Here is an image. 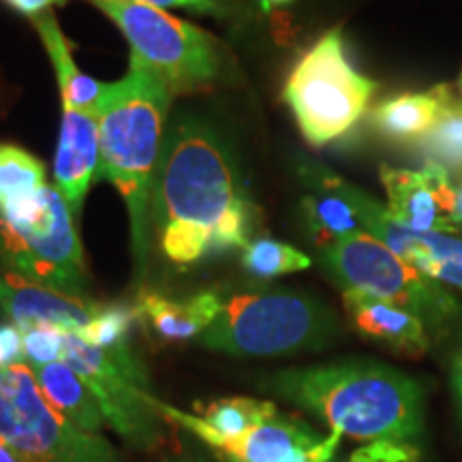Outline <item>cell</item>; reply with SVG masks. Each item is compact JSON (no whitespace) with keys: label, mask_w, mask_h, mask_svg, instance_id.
I'll return each mask as SVG.
<instances>
[{"label":"cell","mask_w":462,"mask_h":462,"mask_svg":"<svg viewBox=\"0 0 462 462\" xmlns=\"http://www.w3.org/2000/svg\"><path fill=\"white\" fill-rule=\"evenodd\" d=\"M152 225L176 265L248 246L253 204L227 143L206 120L178 116L167 131L152 190Z\"/></svg>","instance_id":"cell-1"},{"label":"cell","mask_w":462,"mask_h":462,"mask_svg":"<svg viewBox=\"0 0 462 462\" xmlns=\"http://www.w3.org/2000/svg\"><path fill=\"white\" fill-rule=\"evenodd\" d=\"M259 388L357 441L418 446L424 435L426 385L374 360H337L273 373Z\"/></svg>","instance_id":"cell-2"},{"label":"cell","mask_w":462,"mask_h":462,"mask_svg":"<svg viewBox=\"0 0 462 462\" xmlns=\"http://www.w3.org/2000/svg\"><path fill=\"white\" fill-rule=\"evenodd\" d=\"M173 92L159 73L131 56L129 73L106 84L99 103V170L118 189L131 217L133 255L137 274L148 255V227L152 217V190L163 152L165 120Z\"/></svg>","instance_id":"cell-3"},{"label":"cell","mask_w":462,"mask_h":462,"mask_svg":"<svg viewBox=\"0 0 462 462\" xmlns=\"http://www.w3.org/2000/svg\"><path fill=\"white\" fill-rule=\"evenodd\" d=\"M340 337L330 306L313 293L279 287L225 300L199 345L236 357H279L328 349Z\"/></svg>","instance_id":"cell-4"},{"label":"cell","mask_w":462,"mask_h":462,"mask_svg":"<svg viewBox=\"0 0 462 462\" xmlns=\"http://www.w3.org/2000/svg\"><path fill=\"white\" fill-rule=\"evenodd\" d=\"M319 255L343 291L357 289L411 310L424 321L430 338L443 340L462 328L460 300L364 229L319 248Z\"/></svg>","instance_id":"cell-5"},{"label":"cell","mask_w":462,"mask_h":462,"mask_svg":"<svg viewBox=\"0 0 462 462\" xmlns=\"http://www.w3.org/2000/svg\"><path fill=\"white\" fill-rule=\"evenodd\" d=\"M0 257L28 281L86 298L82 242L65 198L51 184L0 212Z\"/></svg>","instance_id":"cell-6"},{"label":"cell","mask_w":462,"mask_h":462,"mask_svg":"<svg viewBox=\"0 0 462 462\" xmlns=\"http://www.w3.org/2000/svg\"><path fill=\"white\" fill-rule=\"evenodd\" d=\"M377 84L351 65L340 28H332L289 73L282 99L310 146L337 142L366 114Z\"/></svg>","instance_id":"cell-7"},{"label":"cell","mask_w":462,"mask_h":462,"mask_svg":"<svg viewBox=\"0 0 462 462\" xmlns=\"http://www.w3.org/2000/svg\"><path fill=\"white\" fill-rule=\"evenodd\" d=\"M131 45V56L159 73L173 95L212 88L223 73L217 39L143 0L97 5Z\"/></svg>","instance_id":"cell-8"},{"label":"cell","mask_w":462,"mask_h":462,"mask_svg":"<svg viewBox=\"0 0 462 462\" xmlns=\"http://www.w3.org/2000/svg\"><path fill=\"white\" fill-rule=\"evenodd\" d=\"M0 437L37 462H123L107 439L51 407L28 364L0 371Z\"/></svg>","instance_id":"cell-9"},{"label":"cell","mask_w":462,"mask_h":462,"mask_svg":"<svg viewBox=\"0 0 462 462\" xmlns=\"http://www.w3.org/2000/svg\"><path fill=\"white\" fill-rule=\"evenodd\" d=\"M300 176L306 187L313 190H332L354 206L360 217L362 229L373 238L383 242L398 257L418 268L421 274L430 276L443 285L456 287L462 291V238L449 234H420L402 225H398L390 217L388 208L374 201L362 189L354 187L337 173L315 163L302 161L298 165Z\"/></svg>","instance_id":"cell-10"},{"label":"cell","mask_w":462,"mask_h":462,"mask_svg":"<svg viewBox=\"0 0 462 462\" xmlns=\"http://www.w3.org/2000/svg\"><path fill=\"white\" fill-rule=\"evenodd\" d=\"M62 362L86 381L101 404L109 429L129 446L154 449L165 441V420L146 401L148 383L126 373L112 354L86 343L79 334L67 332Z\"/></svg>","instance_id":"cell-11"},{"label":"cell","mask_w":462,"mask_h":462,"mask_svg":"<svg viewBox=\"0 0 462 462\" xmlns=\"http://www.w3.org/2000/svg\"><path fill=\"white\" fill-rule=\"evenodd\" d=\"M379 176L388 212L398 225L420 234L456 236L462 229L458 187L443 167L430 161L421 171L381 165Z\"/></svg>","instance_id":"cell-12"},{"label":"cell","mask_w":462,"mask_h":462,"mask_svg":"<svg viewBox=\"0 0 462 462\" xmlns=\"http://www.w3.org/2000/svg\"><path fill=\"white\" fill-rule=\"evenodd\" d=\"M343 435H321L293 415H274L238 439L208 437L204 443L221 462H332Z\"/></svg>","instance_id":"cell-13"},{"label":"cell","mask_w":462,"mask_h":462,"mask_svg":"<svg viewBox=\"0 0 462 462\" xmlns=\"http://www.w3.org/2000/svg\"><path fill=\"white\" fill-rule=\"evenodd\" d=\"M99 310L101 304L88 298L69 296L15 273L0 274V313L22 332L34 326H54L62 332L82 334Z\"/></svg>","instance_id":"cell-14"},{"label":"cell","mask_w":462,"mask_h":462,"mask_svg":"<svg viewBox=\"0 0 462 462\" xmlns=\"http://www.w3.org/2000/svg\"><path fill=\"white\" fill-rule=\"evenodd\" d=\"M99 170V120L95 114L65 107L54 157V187L75 221L82 217L92 178Z\"/></svg>","instance_id":"cell-15"},{"label":"cell","mask_w":462,"mask_h":462,"mask_svg":"<svg viewBox=\"0 0 462 462\" xmlns=\"http://www.w3.org/2000/svg\"><path fill=\"white\" fill-rule=\"evenodd\" d=\"M343 309L351 328L371 343L407 357L429 354L430 334L411 310L357 289H345Z\"/></svg>","instance_id":"cell-16"},{"label":"cell","mask_w":462,"mask_h":462,"mask_svg":"<svg viewBox=\"0 0 462 462\" xmlns=\"http://www.w3.org/2000/svg\"><path fill=\"white\" fill-rule=\"evenodd\" d=\"M223 300L215 291H204L187 300H173L157 291L137 296V319L146 323L165 343H184L199 338L217 319Z\"/></svg>","instance_id":"cell-17"},{"label":"cell","mask_w":462,"mask_h":462,"mask_svg":"<svg viewBox=\"0 0 462 462\" xmlns=\"http://www.w3.org/2000/svg\"><path fill=\"white\" fill-rule=\"evenodd\" d=\"M443 101V84L429 92H404L381 101L371 112V125L379 137L396 146H418L437 123Z\"/></svg>","instance_id":"cell-18"},{"label":"cell","mask_w":462,"mask_h":462,"mask_svg":"<svg viewBox=\"0 0 462 462\" xmlns=\"http://www.w3.org/2000/svg\"><path fill=\"white\" fill-rule=\"evenodd\" d=\"M31 371L37 379L39 390L56 411H60L84 432L99 435L107 424L101 404L86 381L67 362L42 364V366H31Z\"/></svg>","instance_id":"cell-19"},{"label":"cell","mask_w":462,"mask_h":462,"mask_svg":"<svg viewBox=\"0 0 462 462\" xmlns=\"http://www.w3.org/2000/svg\"><path fill=\"white\" fill-rule=\"evenodd\" d=\"M37 32L42 34L45 50L51 58V65H54L58 88H60L62 106L82 109V112L95 114L99 112V103L103 97V88L106 84H99L97 79L88 78L75 65L71 45H69L67 37L62 34L60 26L54 14H45L37 20H32Z\"/></svg>","instance_id":"cell-20"},{"label":"cell","mask_w":462,"mask_h":462,"mask_svg":"<svg viewBox=\"0 0 462 462\" xmlns=\"http://www.w3.org/2000/svg\"><path fill=\"white\" fill-rule=\"evenodd\" d=\"M426 161L443 167L449 176L462 173V101L449 84H443V101L437 123L418 143Z\"/></svg>","instance_id":"cell-21"},{"label":"cell","mask_w":462,"mask_h":462,"mask_svg":"<svg viewBox=\"0 0 462 462\" xmlns=\"http://www.w3.org/2000/svg\"><path fill=\"white\" fill-rule=\"evenodd\" d=\"M302 212L306 229L319 248L362 231L354 206L332 190H317V195L304 198Z\"/></svg>","instance_id":"cell-22"},{"label":"cell","mask_w":462,"mask_h":462,"mask_svg":"<svg viewBox=\"0 0 462 462\" xmlns=\"http://www.w3.org/2000/svg\"><path fill=\"white\" fill-rule=\"evenodd\" d=\"M45 167L15 143H0V212L45 187Z\"/></svg>","instance_id":"cell-23"},{"label":"cell","mask_w":462,"mask_h":462,"mask_svg":"<svg viewBox=\"0 0 462 462\" xmlns=\"http://www.w3.org/2000/svg\"><path fill=\"white\" fill-rule=\"evenodd\" d=\"M310 263H313L310 257L298 251L296 246L273 238H257L248 242V246L242 251L245 270L262 281L302 273V270L310 268Z\"/></svg>","instance_id":"cell-24"},{"label":"cell","mask_w":462,"mask_h":462,"mask_svg":"<svg viewBox=\"0 0 462 462\" xmlns=\"http://www.w3.org/2000/svg\"><path fill=\"white\" fill-rule=\"evenodd\" d=\"M135 321V306L101 304V310L79 337H82L86 343L99 346L103 351L118 354V351L131 349L129 334Z\"/></svg>","instance_id":"cell-25"},{"label":"cell","mask_w":462,"mask_h":462,"mask_svg":"<svg viewBox=\"0 0 462 462\" xmlns=\"http://www.w3.org/2000/svg\"><path fill=\"white\" fill-rule=\"evenodd\" d=\"M65 337L60 328L54 326H34L22 332L24 343V357L28 366H42V364L62 362L65 356Z\"/></svg>","instance_id":"cell-26"},{"label":"cell","mask_w":462,"mask_h":462,"mask_svg":"<svg viewBox=\"0 0 462 462\" xmlns=\"http://www.w3.org/2000/svg\"><path fill=\"white\" fill-rule=\"evenodd\" d=\"M421 454L418 446H402L392 441L364 443L349 456L346 462H420Z\"/></svg>","instance_id":"cell-27"},{"label":"cell","mask_w":462,"mask_h":462,"mask_svg":"<svg viewBox=\"0 0 462 462\" xmlns=\"http://www.w3.org/2000/svg\"><path fill=\"white\" fill-rule=\"evenodd\" d=\"M26 364L22 330L11 321H0V371Z\"/></svg>","instance_id":"cell-28"},{"label":"cell","mask_w":462,"mask_h":462,"mask_svg":"<svg viewBox=\"0 0 462 462\" xmlns=\"http://www.w3.org/2000/svg\"><path fill=\"white\" fill-rule=\"evenodd\" d=\"M143 3L154 5V7H182L190 9L193 14H206L215 17H225L234 14V3L231 0H143Z\"/></svg>","instance_id":"cell-29"},{"label":"cell","mask_w":462,"mask_h":462,"mask_svg":"<svg viewBox=\"0 0 462 462\" xmlns=\"http://www.w3.org/2000/svg\"><path fill=\"white\" fill-rule=\"evenodd\" d=\"M15 14L31 17V20H37L45 14H51L54 7H62L69 0H5Z\"/></svg>","instance_id":"cell-30"},{"label":"cell","mask_w":462,"mask_h":462,"mask_svg":"<svg viewBox=\"0 0 462 462\" xmlns=\"http://www.w3.org/2000/svg\"><path fill=\"white\" fill-rule=\"evenodd\" d=\"M449 383H452V394L456 402V411L462 421V356H458L452 364V374H449Z\"/></svg>","instance_id":"cell-31"},{"label":"cell","mask_w":462,"mask_h":462,"mask_svg":"<svg viewBox=\"0 0 462 462\" xmlns=\"http://www.w3.org/2000/svg\"><path fill=\"white\" fill-rule=\"evenodd\" d=\"M0 462H37L31 456H26L22 449H17L14 443H9L7 439L0 437Z\"/></svg>","instance_id":"cell-32"},{"label":"cell","mask_w":462,"mask_h":462,"mask_svg":"<svg viewBox=\"0 0 462 462\" xmlns=\"http://www.w3.org/2000/svg\"><path fill=\"white\" fill-rule=\"evenodd\" d=\"M257 3L262 11H273L276 7H285V5L293 3V0H257Z\"/></svg>","instance_id":"cell-33"},{"label":"cell","mask_w":462,"mask_h":462,"mask_svg":"<svg viewBox=\"0 0 462 462\" xmlns=\"http://www.w3.org/2000/svg\"><path fill=\"white\" fill-rule=\"evenodd\" d=\"M92 3H95V5H99V3H118V0H92Z\"/></svg>","instance_id":"cell-34"},{"label":"cell","mask_w":462,"mask_h":462,"mask_svg":"<svg viewBox=\"0 0 462 462\" xmlns=\"http://www.w3.org/2000/svg\"><path fill=\"white\" fill-rule=\"evenodd\" d=\"M170 462H195V460H189V458H171Z\"/></svg>","instance_id":"cell-35"},{"label":"cell","mask_w":462,"mask_h":462,"mask_svg":"<svg viewBox=\"0 0 462 462\" xmlns=\"http://www.w3.org/2000/svg\"><path fill=\"white\" fill-rule=\"evenodd\" d=\"M458 195H460V210H462V182H460V187H458Z\"/></svg>","instance_id":"cell-36"},{"label":"cell","mask_w":462,"mask_h":462,"mask_svg":"<svg viewBox=\"0 0 462 462\" xmlns=\"http://www.w3.org/2000/svg\"><path fill=\"white\" fill-rule=\"evenodd\" d=\"M458 86H460V92H462V71H460V79H458Z\"/></svg>","instance_id":"cell-37"}]
</instances>
